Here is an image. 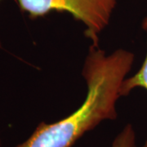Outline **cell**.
<instances>
[{"instance_id": "cell-4", "label": "cell", "mask_w": 147, "mask_h": 147, "mask_svg": "<svg viewBox=\"0 0 147 147\" xmlns=\"http://www.w3.org/2000/svg\"><path fill=\"white\" fill-rule=\"evenodd\" d=\"M111 147H136V134L131 124L128 123L115 137Z\"/></svg>"}, {"instance_id": "cell-1", "label": "cell", "mask_w": 147, "mask_h": 147, "mask_svg": "<svg viewBox=\"0 0 147 147\" xmlns=\"http://www.w3.org/2000/svg\"><path fill=\"white\" fill-rule=\"evenodd\" d=\"M133 62L134 54L127 50L106 53L92 46L83 69L87 84L83 104L57 122L40 123L30 137L15 147H72L102 121L115 119L122 85Z\"/></svg>"}, {"instance_id": "cell-6", "label": "cell", "mask_w": 147, "mask_h": 147, "mask_svg": "<svg viewBox=\"0 0 147 147\" xmlns=\"http://www.w3.org/2000/svg\"><path fill=\"white\" fill-rule=\"evenodd\" d=\"M0 147H1V142H0Z\"/></svg>"}, {"instance_id": "cell-5", "label": "cell", "mask_w": 147, "mask_h": 147, "mask_svg": "<svg viewBox=\"0 0 147 147\" xmlns=\"http://www.w3.org/2000/svg\"><path fill=\"white\" fill-rule=\"evenodd\" d=\"M0 47H1V42H0Z\"/></svg>"}, {"instance_id": "cell-2", "label": "cell", "mask_w": 147, "mask_h": 147, "mask_svg": "<svg viewBox=\"0 0 147 147\" xmlns=\"http://www.w3.org/2000/svg\"><path fill=\"white\" fill-rule=\"evenodd\" d=\"M19 7L31 18L52 11L67 12L85 27V34L99 46V37L110 23L116 0H16Z\"/></svg>"}, {"instance_id": "cell-3", "label": "cell", "mask_w": 147, "mask_h": 147, "mask_svg": "<svg viewBox=\"0 0 147 147\" xmlns=\"http://www.w3.org/2000/svg\"><path fill=\"white\" fill-rule=\"evenodd\" d=\"M142 28L147 34V15L142 21ZM137 88H144L147 91V54L139 70L134 74L133 76L127 77L123 81L121 88V96L128 95L132 90ZM142 147H147V139Z\"/></svg>"}]
</instances>
